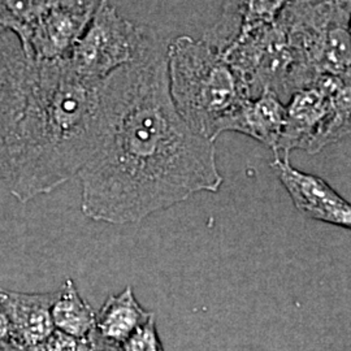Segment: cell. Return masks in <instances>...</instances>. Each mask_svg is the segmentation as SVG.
<instances>
[{"label":"cell","instance_id":"8992f818","mask_svg":"<svg viewBox=\"0 0 351 351\" xmlns=\"http://www.w3.org/2000/svg\"><path fill=\"white\" fill-rule=\"evenodd\" d=\"M93 12L86 0H60L21 40L29 62L68 59Z\"/></svg>","mask_w":351,"mask_h":351},{"label":"cell","instance_id":"7c38bea8","mask_svg":"<svg viewBox=\"0 0 351 351\" xmlns=\"http://www.w3.org/2000/svg\"><path fill=\"white\" fill-rule=\"evenodd\" d=\"M152 315L154 313L141 306L133 288L126 287L103 303L95 316V333L101 339L120 346Z\"/></svg>","mask_w":351,"mask_h":351},{"label":"cell","instance_id":"6da1fadb","mask_svg":"<svg viewBox=\"0 0 351 351\" xmlns=\"http://www.w3.org/2000/svg\"><path fill=\"white\" fill-rule=\"evenodd\" d=\"M103 101L98 147L77 175L86 217L138 223L220 189L215 142L195 133L176 110L167 47L158 34L134 63L104 80Z\"/></svg>","mask_w":351,"mask_h":351},{"label":"cell","instance_id":"277c9868","mask_svg":"<svg viewBox=\"0 0 351 351\" xmlns=\"http://www.w3.org/2000/svg\"><path fill=\"white\" fill-rule=\"evenodd\" d=\"M351 132V80L319 75L287 104V123L277 152H317Z\"/></svg>","mask_w":351,"mask_h":351},{"label":"cell","instance_id":"52a82bcc","mask_svg":"<svg viewBox=\"0 0 351 351\" xmlns=\"http://www.w3.org/2000/svg\"><path fill=\"white\" fill-rule=\"evenodd\" d=\"M271 167L303 216L351 230V203L323 178L295 169L287 154L284 159L275 154Z\"/></svg>","mask_w":351,"mask_h":351},{"label":"cell","instance_id":"603a6c76","mask_svg":"<svg viewBox=\"0 0 351 351\" xmlns=\"http://www.w3.org/2000/svg\"><path fill=\"white\" fill-rule=\"evenodd\" d=\"M348 30H349V33H350L351 36V11L349 13V19H348Z\"/></svg>","mask_w":351,"mask_h":351},{"label":"cell","instance_id":"9a60e30c","mask_svg":"<svg viewBox=\"0 0 351 351\" xmlns=\"http://www.w3.org/2000/svg\"><path fill=\"white\" fill-rule=\"evenodd\" d=\"M120 351H165L158 332L155 315L120 345Z\"/></svg>","mask_w":351,"mask_h":351},{"label":"cell","instance_id":"5bb4252c","mask_svg":"<svg viewBox=\"0 0 351 351\" xmlns=\"http://www.w3.org/2000/svg\"><path fill=\"white\" fill-rule=\"evenodd\" d=\"M60 0H0V25L14 33L20 42L32 27Z\"/></svg>","mask_w":351,"mask_h":351},{"label":"cell","instance_id":"ba28073f","mask_svg":"<svg viewBox=\"0 0 351 351\" xmlns=\"http://www.w3.org/2000/svg\"><path fill=\"white\" fill-rule=\"evenodd\" d=\"M293 0H224L217 21L203 36L213 47L226 52L252 30L276 24Z\"/></svg>","mask_w":351,"mask_h":351},{"label":"cell","instance_id":"e0dca14e","mask_svg":"<svg viewBox=\"0 0 351 351\" xmlns=\"http://www.w3.org/2000/svg\"><path fill=\"white\" fill-rule=\"evenodd\" d=\"M8 132L0 129V180H7L8 176V147H7Z\"/></svg>","mask_w":351,"mask_h":351},{"label":"cell","instance_id":"3957f363","mask_svg":"<svg viewBox=\"0 0 351 351\" xmlns=\"http://www.w3.org/2000/svg\"><path fill=\"white\" fill-rule=\"evenodd\" d=\"M169 93L176 110L195 133L213 141L251 98L226 55L203 38L180 36L167 47Z\"/></svg>","mask_w":351,"mask_h":351},{"label":"cell","instance_id":"7a4b0ae2","mask_svg":"<svg viewBox=\"0 0 351 351\" xmlns=\"http://www.w3.org/2000/svg\"><path fill=\"white\" fill-rule=\"evenodd\" d=\"M25 106L7 137L8 176L23 203L64 185L88 163L103 130L104 80L69 62H30Z\"/></svg>","mask_w":351,"mask_h":351},{"label":"cell","instance_id":"ac0fdd59","mask_svg":"<svg viewBox=\"0 0 351 351\" xmlns=\"http://www.w3.org/2000/svg\"><path fill=\"white\" fill-rule=\"evenodd\" d=\"M13 341L11 322L7 314L0 308V345H7Z\"/></svg>","mask_w":351,"mask_h":351},{"label":"cell","instance_id":"5b68a950","mask_svg":"<svg viewBox=\"0 0 351 351\" xmlns=\"http://www.w3.org/2000/svg\"><path fill=\"white\" fill-rule=\"evenodd\" d=\"M156 36L126 20L108 0H101L66 59L81 75L104 80L134 63Z\"/></svg>","mask_w":351,"mask_h":351},{"label":"cell","instance_id":"7402d4cb","mask_svg":"<svg viewBox=\"0 0 351 351\" xmlns=\"http://www.w3.org/2000/svg\"><path fill=\"white\" fill-rule=\"evenodd\" d=\"M24 351H46L45 350V348H43V345H39V346H34V348H29V349H25Z\"/></svg>","mask_w":351,"mask_h":351},{"label":"cell","instance_id":"8fae6325","mask_svg":"<svg viewBox=\"0 0 351 351\" xmlns=\"http://www.w3.org/2000/svg\"><path fill=\"white\" fill-rule=\"evenodd\" d=\"M287 123V106L275 93L265 90L249 98L226 121V132H236L256 139L277 152Z\"/></svg>","mask_w":351,"mask_h":351},{"label":"cell","instance_id":"44dd1931","mask_svg":"<svg viewBox=\"0 0 351 351\" xmlns=\"http://www.w3.org/2000/svg\"><path fill=\"white\" fill-rule=\"evenodd\" d=\"M0 351H24L23 349H20L19 346H12L11 343H7V345H0Z\"/></svg>","mask_w":351,"mask_h":351},{"label":"cell","instance_id":"30bf717a","mask_svg":"<svg viewBox=\"0 0 351 351\" xmlns=\"http://www.w3.org/2000/svg\"><path fill=\"white\" fill-rule=\"evenodd\" d=\"M30 68L19 37L0 25V129L8 133L24 110Z\"/></svg>","mask_w":351,"mask_h":351},{"label":"cell","instance_id":"2e32d148","mask_svg":"<svg viewBox=\"0 0 351 351\" xmlns=\"http://www.w3.org/2000/svg\"><path fill=\"white\" fill-rule=\"evenodd\" d=\"M91 345V336L88 339H78L55 329L43 343V348L46 351H90Z\"/></svg>","mask_w":351,"mask_h":351},{"label":"cell","instance_id":"9c48e42d","mask_svg":"<svg viewBox=\"0 0 351 351\" xmlns=\"http://www.w3.org/2000/svg\"><path fill=\"white\" fill-rule=\"evenodd\" d=\"M56 291L20 293L0 289V308L7 314L13 341L23 350L43 345L55 330L51 307Z\"/></svg>","mask_w":351,"mask_h":351},{"label":"cell","instance_id":"4fadbf2b","mask_svg":"<svg viewBox=\"0 0 351 351\" xmlns=\"http://www.w3.org/2000/svg\"><path fill=\"white\" fill-rule=\"evenodd\" d=\"M51 316L56 330L78 339H88L95 330L97 313L81 297L72 278H66L56 290Z\"/></svg>","mask_w":351,"mask_h":351},{"label":"cell","instance_id":"d6986e66","mask_svg":"<svg viewBox=\"0 0 351 351\" xmlns=\"http://www.w3.org/2000/svg\"><path fill=\"white\" fill-rule=\"evenodd\" d=\"M91 349L90 351H120V346L114 345L111 342H107L104 339H101L94 330V333L91 335Z\"/></svg>","mask_w":351,"mask_h":351},{"label":"cell","instance_id":"ffe728a7","mask_svg":"<svg viewBox=\"0 0 351 351\" xmlns=\"http://www.w3.org/2000/svg\"><path fill=\"white\" fill-rule=\"evenodd\" d=\"M293 1H302V3H333V4H339L345 8L351 10V0H293Z\"/></svg>","mask_w":351,"mask_h":351}]
</instances>
